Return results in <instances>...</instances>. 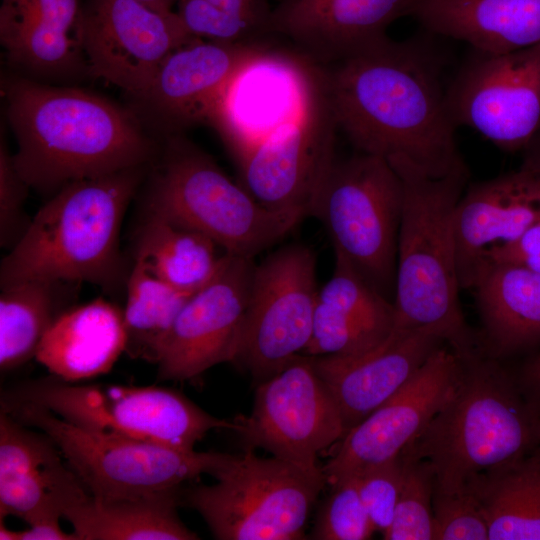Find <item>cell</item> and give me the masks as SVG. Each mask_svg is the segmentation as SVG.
I'll return each instance as SVG.
<instances>
[{
    "label": "cell",
    "mask_w": 540,
    "mask_h": 540,
    "mask_svg": "<svg viewBox=\"0 0 540 540\" xmlns=\"http://www.w3.org/2000/svg\"><path fill=\"white\" fill-rule=\"evenodd\" d=\"M515 375L526 400L540 414V353L526 359Z\"/></svg>",
    "instance_id": "cell-43"
},
{
    "label": "cell",
    "mask_w": 540,
    "mask_h": 540,
    "mask_svg": "<svg viewBox=\"0 0 540 540\" xmlns=\"http://www.w3.org/2000/svg\"><path fill=\"white\" fill-rule=\"evenodd\" d=\"M387 160L403 186L393 330L432 327L456 355H472L479 340L460 305L454 240V214L469 172L434 177L404 157Z\"/></svg>",
    "instance_id": "cell-4"
},
{
    "label": "cell",
    "mask_w": 540,
    "mask_h": 540,
    "mask_svg": "<svg viewBox=\"0 0 540 540\" xmlns=\"http://www.w3.org/2000/svg\"><path fill=\"white\" fill-rule=\"evenodd\" d=\"M312 531L317 540H367L375 532L355 476L331 485Z\"/></svg>",
    "instance_id": "cell-36"
},
{
    "label": "cell",
    "mask_w": 540,
    "mask_h": 540,
    "mask_svg": "<svg viewBox=\"0 0 540 540\" xmlns=\"http://www.w3.org/2000/svg\"><path fill=\"white\" fill-rule=\"evenodd\" d=\"M143 169L128 168L60 188L3 258L1 289L29 280L118 289L129 274L120 251L121 224Z\"/></svg>",
    "instance_id": "cell-3"
},
{
    "label": "cell",
    "mask_w": 540,
    "mask_h": 540,
    "mask_svg": "<svg viewBox=\"0 0 540 540\" xmlns=\"http://www.w3.org/2000/svg\"><path fill=\"white\" fill-rule=\"evenodd\" d=\"M404 474L402 455L355 475L358 490L375 531L384 535L392 525Z\"/></svg>",
    "instance_id": "cell-38"
},
{
    "label": "cell",
    "mask_w": 540,
    "mask_h": 540,
    "mask_svg": "<svg viewBox=\"0 0 540 540\" xmlns=\"http://www.w3.org/2000/svg\"><path fill=\"white\" fill-rule=\"evenodd\" d=\"M391 332L317 300L310 340L302 354L354 357L384 342Z\"/></svg>",
    "instance_id": "cell-34"
},
{
    "label": "cell",
    "mask_w": 540,
    "mask_h": 540,
    "mask_svg": "<svg viewBox=\"0 0 540 540\" xmlns=\"http://www.w3.org/2000/svg\"><path fill=\"white\" fill-rule=\"evenodd\" d=\"M471 289L483 353L503 360L540 345V272L486 261Z\"/></svg>",
    "instance_id": "cell-26"
},
{
    "label": "cell",
    "mask_w": 540,
    "mask_h": 540,
    "mask_svg": "<svg viewBox=\"0 0 540 540\" xmlns=\"http://www.w3.org/2000/svg\"><path fill=\"white\" fill-rule=\"evenodd\" d=\"M81 36L87 75L122 89L143 91L164 59L194 37L176 12L141 0H87Z\"/></svg>",
    "instance_id": "cell-17"
},
{
    "label": "cell",
    "mask_w": 540,
    "mask_h": 540,
    "mask_svg": "<svg viewBox=\"0 0 540 540\" xmlns=\"http://www.w3.org/2000/svg\"><path fill=\"white\" fill-rule=\"evenodd\" d=\"M180 489L141 497H100L80 483L64 500L62 517L77 540H196L179 518Z\"/></svg>",
    "instance_id": "cell-28"
},
{
    "label": "cell",
    "mask_w": 540,
    "mask_h": 540,
    "mask_svg": "<svg viewBox=\"0 0 540 540\" xmlns=\"http://www.w3.org/2000/svg\"><path fill=\"white\" fill-rule=\"evenodd\" d=\"M218 249L202 233L148 211L139 231L135 258L142 259L175 288L194 293L217 270L225 254H219Z\"/></svg>",
    "instance_id": "cell-31"
},
{
    "label": "cell",
    "mask_w": 540,
    "mask_h": 540,
    "mask_svg": "<svg viewBox=\"0 0 540 540\" xmlns=\"http://www.w3.org/2000/svg\"><path fill=\"white\" fill-rule=\"evenodd\" d=\"M468 486L486 514L489 540H540V446Z\"/></svg>",
    "instance_id": "cell-30"
},
{
    "label": "cell",
    "mask_w": 540,
    "mask_h": 540,
    "mask_svg": "<svg viewBox=\"0 0 540 540\" xmlns=\"http://www.w3.org/2000/svg\"><path fill=\"white\" fill-rule=\"evenodd\" d=\"M1 409L47 434L83 486L100 497H141L178 490L211 473L227 453L183 451L166 445L95 432L48 409L6 397Z\"/></svg>",
    "instance_id": "cell-8"
},
{
    "label": "cell",
    "mask_w": 540,
    "mask_h": 540,
    "mask_svg": "<svg viewBox=\"0 0 540 540\" xmlns=\"http://www.w3.org/2000/svg\"><path fill=\"white\" fill-rule=\"evenodd\" d=\"M337 129L325 90L302 117L236 160L241 185L268 210L311 216L321 183L336 159Z\"/></svg>",
    "instance_id": "cell-19"
},
{
    "label": "cell",
    "mask_w": 540,
    "mask_h": 540,
    "mask_svg": "<svg viewBox=\"0 0 540 540\" xmlns=\"http://www.w3.org/2000/svg\"><path fill=\"white\" fill-rule=\"evenodd\" d=\"M486 261L514 264L540 272V220L516 241L488 250L483 263Z\"/></svg>",
    "instance_id": "cell-40"
},
{
    "label": "cell",
    "mask_w": 540,
    "mask_h": 540,
    "mask_svg": "<svg viewBox=\"0 0 540 540\" xmlns=\"http://www.w3.org/2000/svg\"><path fill=\"white\" fill-rule=\"evenodd\" d=\"M1 540H77L73 532H65L60 520L41 521L28 525L25 530H11L0 521Z\"/></svg>",
    "instance_id": "cell-42"
},
{
    "label": "cell",
    "mask_w": 540,
    "mask_h": 540,
    "mask_svg": "<svg viewBox=\"0 0 540 540\" xmlns=\"http://www.w3.org/2000/svg\"><path fill=\"white\" fill-rule=\"evenodd\" d=\"M3 397L42 406L81 428L154 442L183 451L213 429L235 431L182 393L160 386L74 384L55 376L22 384Z\"/></svg>",
    "instance_id": "cell-10"
},
{
    "label": "cell",
    "mask_w": 540,
    "mask_h": 540,
    "mask_svg": "<svg viewBox=\"0 0 540 540\" xmlns=\"http://www.w3.org/2000/svg\"><path fill=\"white\" fill-rule=\"evenodd\" d=\"M80 0H1L0 42L8 62L46 78L87 74Z\"/></svg>",
    "instance_id": "cell-23"
},
{
    "label": "cell",
    "mask_w": 540,
    "mask_h": 540,
    "mask_svg": "<svg viewBox=\"0 0 540 540\" xmlns=\"http://www.w3.org/2000/svg\"><path fill=\"white\" fill-rule=\"evenodd\" d=\"M233 421L247 449L261 448L307 469L320 468L319 454L347 433L336 400L304 354L258 383L251 413Z\"/></svg>",
    "instance_id": "cell-12"
},
{
    "label": "cell",
    "mask_w": 540,
    "mask_h": 540,
    "mask_svg": "<svg viewBox=\"0 0 540 540\" xmlns=\"http://www.w3.org/2000/svg\"><path fill=\"white\" fill-rule=\"evenodd\" d=\"M519 170L540 180V131L522 150Z\"/></svg>",
    "instance_id": "cell-44"
},
{
    "label": "cell",
    "mask_w": 540,
    "mask_h": 540,
    "mask_svg": "<svg viewBox=\"0 0 540 540\" xmlns=\"http://www.w3.org/2000/svg\"><path fill=\"white\" fill-rule=\"evenodd\" d=\"M432 327L392 330L376 348L354 357H314V367L341 411L347 432L402 389L446 345Z\"/></svg>",
    "instance_id": "cell-20"
},
{
    "label": "cell",
    "mask_w": 540,
    "mask_h": 540,
    "mask_svg": "<svg viewBox=\"0 0 540 540\" xmlns=\"http://www.w3.org/2000/svg\"><path fill=\"white\" fill-rule=\"evenodd\" d=\"M126 290L125 353L155 364L162 342L192 293L162 280L140 258H135Z\"/></svg>",
    "instance_id": "cell-32"
},
{
    "label": "cell",
    "mask_w": 540,
    "mask_h": 540,
    "mask_svg": "<svg viewBox=\"0 0 540 540\" xmlns=\"http://www.w3.org/2000/svg\"><path fill=\"white\" fill-rule=\"evenodd\" d=\"M125 348L123 310L98 297L62 313L34 358L51 375L75 383L110 372Z\"/></svg>",
    "instance_id": "cell-27"
},
{
    "label": "cell",
    "mask_w": 540,
    "mask_h": 540,
    "mask_svg": "<svg viewBox=\"0 0 540 540\" xmlns=\"http://www.w3.org/2000/svg\"><path fill=\"white\" fill-rule=\"evenodd\" d=\"M460 359L463 370L454 395L402 452L427 461L435 490L444 492L465 488L540 444V414L502 360L481 350Z\"/></svg>",
    "instance_id": "cell-5"
},
{
    "label": "cell",
    "mask_w": 540,
    "mask_h": 540,
    "mask_svg": "<svg viewBox=\"0 0 540 540\" xmlns=\"http://www.w3.org/2000/svg\"><path fill=\"white\" fill-rule=\"evenodd\" d=\"M540 220V180L520 171L465 188L454 214V240L461 289H471L484 256L512 243Z\"/></svg>",
    "instance_id": "cell-22"
},
{
    "label": "cell",
    "mask_w": 540,
    "mask_h": 540,
    "mask_svg": "<svg viewBox=\"0 0 540 540\" xmlns=\"http://www.w3.org/2000/svg\"><path fill=\"white\" fill-rule=\"evenodd\" d=\"M256 43L194 37L164 59L143 91L127 96V108L147 133L162 140L210 124L231 80L265 49Z\"/></svg>",
    "instance_id": "cell-15"
},
{
    "label": "cell",
    "mask_w": 540,
    "mask_h": 540,
    "mask_svg": "<svg viewBox=\"0 0 540 540\" xmlns=\"http://www.w3.org/2000/svg\"><path fill=\"white\" fill-rule=\"evenodd\" d=\"M318 300L382 330L392 332L394 303L376 290L346 260L335 254L331 277L319 288Z\"/></svg>",
    "instance_id": "cell-35"
},
{
    "label": "cell",
    "mask_w": 540,
    "mask_h": 540,
    "mask_svg": "<svg viewBox=\"0 0 540 540\" xmlns=\"http://www.w3.org/2000/svg\"><path fill=\"white\" fill-rule=\"evenodd\" d=\"M316 255L301 243L255 264L241 341L233 364L258 383L305 350L318 300Z\"/></svg>",
    "instance_id": "cell-11"
},
{
    "label": "cell",
    "mask_w": 540,
    "mask_h": 540,
    "mask_svg": "<svg viewBox=\"0 0 540 540\" xmlns=\"http://www.w3.org/2000/svg\"><path fill=\"white\" fill-rule=\"evenodd\" d=\"M454 124L503 151H522L540 131V43L505 53L473 50L447 85Z\"/></svg>",
    "instance_id": "cell-13"
},
{
    "label": "cell",
    "mask_w": 540,
    "mask_h": 540,
    "mask_svg": "<svg viewBox=\"0 0 540 540\" xmlns=\"http://www.w3.org/2000/svg\"><path fill=\"white\" fill-rule=\"evenodd\" d=\"M404 474L394 519L386 540H434L435 473L425 460L401 453Z\"/></svg>",
    "instance_id": "cell-33"
},
{
    "label": "cell",
    "mask_w": 540,
    "mask_h": 540,
    "mask_svg": "<svg viewBox=\"0 0 540 540\" xmlns=\"http://www.w3.org/2000/svg\"><path fill=\"white\" fill-rule=\"evenodd\" d=\"M147 206L207 236L225 253L253 259L304 219L263 207L183 134L163 139Z\"/></svg>",
    "instance_id": "cell-6"
},
{
    "label": "cell",
    "mask_w": 540,
    "mask_h": 540,
    "mask_svg": "<svg viewBox=\"0 0 540 540\" xmlns=\"http://www.w3.org/2000/svg\"><path fill=\"white\" fill-rule=\"evenodd\" d=\"M402 208V182L390 162L358 152L334 160L311 212L329 235L334 254L391 301Z\"/></svg>",
    "instance_id": "cell-9"
},
{
    "label": "cell",
    "mask_w": 540,
    "mask_h": 540,
    "mask_svg": "<svg viewBox=\"0 0 540 540\" xmlns=\"http://www.w3.org/2000/svg\"><path fill=\"white\" fill-rule=\"evenodd\" d=\"M325 90V72L313 60L265 48L231 80L209 125L237 160L302 117Z\"/></svg>",
    "instance_id": "cell-14"
},
{
    "label": "cell",
    "mask_w": 540,
    "mask_h": 540,
    "mask_svg": "<svg viewBox=\"0 0 540 540\" xmlns=\"http://www.w3.org/2000/svg\"><path fill=\"white\" fill-rule=\"evenodd\" d=\"M150 7L161 11H173L177 0H141Z\"/></svg>",
    "instance_id": "cell-45"
},
{
    "label": "cell",
    "mask_w": 540,
    "mask_h": 540,
    "mask_svg": "<svg viewBox=\"0 0 540 540\" xmlns=\"http://www.w3.org/2000/svg\"><path fill=\"white\" fill-rule=\"evenodd\" d=\"M539 446H540V444H539Z\"/></svg>",
    "instance_id": "cell-46"
},
{
    "label": "cell",
    "mask_w": 540,
    "mask_h": 540,
    "mask_svg": "<svg viewBox=\"0 0 540 540\" xmlns=\"http://www.w3.org/2000/svg\"><path fill=\"white\" fill-rule=\"evenodd\" d=\"M78 283L29 280L2 288L0 295V367L9 371L35 357L56 319L72 302Z\"/></svg>",
    "instance_id": "cell-29"
},
{
    "label": "cell",
    "mask_w": 540,
    "mask_h": 540,
    "mask_svg": "<svg viewBox=\"0 0 540 540\" xmlns=\"http://www.w3.org/2000/svg\"><path fill=\"white\" fill-rule=\"evenodd\" d=\"M473 50L505 53L540 43V0H406L403 17Z\"/></svg>",
    "instance_id": "cell-25"
},
{
    "label": "cell",
    "mask_w": 540,
    "mask_h": 540,
    "mask_svg": "<svg viewBox=\"0 0 540 540\" xmlns=\"http://www.w3.org/2000/svg\"><path fill=\"white\" fill-rule=\"evenodd\" d=\"M406 0H281L267 31L298 44L313 61L338 62L381 46Z\"/></svg>",
    "instance_id": "cell-21"
},
{
    "label": "cell",
    "mask_w": 540,
    "mask_h": 540,
    "mask_svg": "<svg viewBox=\"0 0 540 540\" xmlns=\"http://www.w3.org/2000/svg\"><path fill=\"white\" fill-rule=\"evenodd\" d=\"M69 470L47 434L0 414V519L13 515L28 525L60 520L56 491Z\"/></svg>",
    "instance_id": "cell-24"
},
{
    "label": "cell",
    "mask_w": 540,
    "mask_h": 540,
    "mask_svg": "<svg viewBox=\"0 0 540 540\" xmlns=\"http://www.w3.org/2000/svg\"><path fill=\"white\" fill-rule=\"evenodd\" d=\"M1 95L17 141L13 161L30 188L58 191L145 166L155 155L153 138L132 112L98 94L11 75L3 77Z\"/></svg>",
    "instance_id": "cell-2"
},
{
    "label": "cell",
    "mask_w": 540,
    "mask_h": 540,
    "mask_svg": "<svg viewBox=\"0 0 540 540\" xmlns=\"http://www.w3.org/2000/svg\"><path fill=\"white\" fill-rule=\"evenodd\" d=\"M255 264L253 258L224 254L162 342L155 363L159 380H195L218 364L234 363Z\"/></svg>",
    "instance_id": "cell-16"
},
{
    "label": "cell",
    "mask_w": 540,
    "mask_h": 540,
    "mask_svg": "<svg viewBox=\"0 0 540 540\" xmlns=\"http://www.w3.org/2000/svg\"><path fill=\"white\" fill-rule=\"evenodd\" d=\"M216 482L196 485L180 498L220 540H298L327 484L322 468L307 469L253 449L226 454L211 473Z\"/></svg>",
    "instance_id": "cell-7"
},
{
    "label": "cell",
    "mask_w": 540,
    "mask_h": 540,
    "mask_svg": "<svg viewBox=\"0 0 540 540\" xmlns=\"http://www.w3.org/2000/svg\"><path fill=\"white\" fill-rule=\"evenodd\" d=\"M462 370L447 344L437 349L402 389L348 430L321 466L327 483L399 456L454 395Z\"/></svg>",
    "instance_id": "cell-18"
},
{
    "label": "cell",
    "mask_w": 540,
    "mask_h": 540,
    "mask_svg": "<svg viewBox=\"0 0 540 540\" xmlns=\"http://www.w3.org/2000/svg\"><path fill=\"white\" fill-rule=\"evenodd\" d=\"M30 187L17 171L6 139L0 141V245L11 249L27 230L31 219L24 211Z\"/></svg>",
    "instance_id": "cell-39"
},
{
    "label": "cell",
    "mask_w": 540,
    "mask_h": 540,
    "mask_svg": "<svg viewBox=\"0 0 540 540\" xmlns=\"http://www.w3.org/2000/svg\"><path fill=\"white\" fill-rule=\"evenodd\" d=\"M415 39H389L325 73L338 129L358 152L404 157L427 174L469 172L447 106L442 65Z\"/></svg>",
    "instance_id": "cell-1"
},
{
    "label": "cell",
    "mask_w": 540,
    "mask_h": 540,
    "mask_svg": "<svg viewBox=\"0 0 540 540\" xmlns=\"http://www.w3.org/2000/svg\"><path fill=\"white\" fill-rule=\"evenodd\" d=\"M434 540H489V525L480 500L471 487L435 490Z\"/></svg>",
    "instance_id": "cell-37"
},
{
    "label": "cell",
    "mask_w": 540,
    "mask_h": 540,
    "mask_svg": "<svg viewBox=\"0 0 540 540\" xmlns=\"http://www.w3.org/2000/svg\"><path fill=\"white\" fill-rule=\"evenodd\" d=\"M212 11L247 21L268 34L272 9L267 0H199Z\"/></svg>",
    "instance_id": "cell-41"
}]
</instances>
